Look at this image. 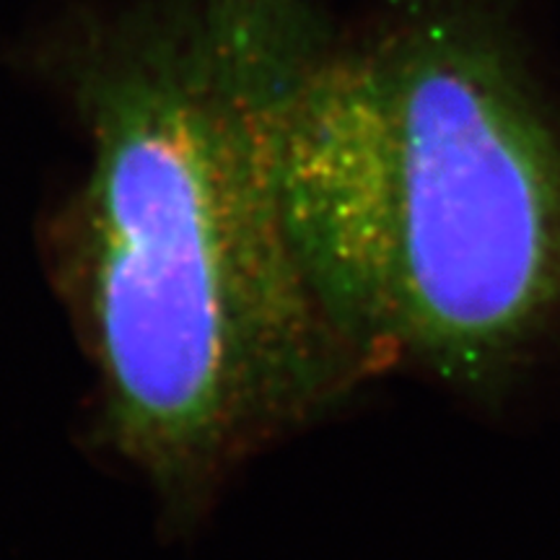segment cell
I'll use <instances>...</instances> for the list:
<instances>
[{
	"label": "cell",
	"mask_w": 560,
	"mask_h": 560,
	"mask_svg": "<svg viewBox=\"0 0 560 560\" xmlns=\"http://www.w3.org/2000/svg\"><path fill=\"white\" fill-rule=\"evenodd\" d=\"M242 30L109 75L68 221V291L104 425L187 493L332 395L355 359L285 226L270 107L289 66Z\"/></svg>",
	"instance_id": "obj_1"
},
{
	"label": "cell",
	"mask_w": 560,
	"mask_h": 560,
	"mask_svg": "<svg viewBox=\"0 0 560 560\" xmlns=\"http://www.w3.org/2000/svg\"><path fill=\"white\" fill-rule=\"evenodd\" d=\"M291 242L355 363L495 392L560 338V128L499 37L429 5L272 91Z\"/></svg>",
	"instance_id": "obj_2"
}]
</instances>
